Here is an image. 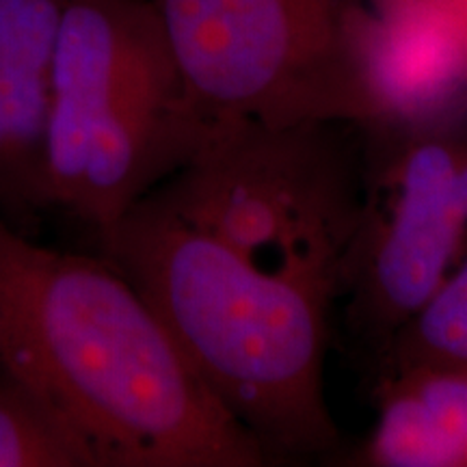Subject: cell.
Returning <instances> with one entry per match:
<instances>
[{"mask_svg":"<svg viewBox=\"0 0 467 467\" xmlns=\"http://www.w3.org/2000/svg\"><path fill=\"white\" fill-rule=\"evenodd\" d=\"M0 368L61 422L89 467H258L268 459L104 255L42 247L5 219Z\"/></svg>","mask_w":467,"mask_h":467,"instance_id":"cell-1","label":"cell"},{"mask_svg":"<svg viewBox=\"0 0 467 467\" xmlns=\"http://www.w3.org/2000/svg\"><path fill=\"white\" fill-rule=\"evenodd\" d=\"M98 238L104 258L159 314L268 459L334 446L323 381L331 299L189 225L150 195Z\"/></svg>","mask_w":467,"mask_h":467,"instance_id":"cell-2","label":"cell"},{"mask_svg":"<svg viewBox=\"0 0 467 467\" xmlns=\"http://www.w3.org/2000/svg\"><path fill=\"white\" fill-rule=\"evenodd\" d=\"M213 130L151 0H66L46 134L50 208L102 234Z\"/></svg>","mask_w":467,"mask_h":467,"instance_id":"cell-3","label":"cell"},{"mask_svg":"<svg viewBox=\"0 0 467 467\" xmlns=\"http://www.w3.org/2000/svg\"><path fill=\"white\" fill-rule=\"evenodd\" d=\"M148 195L327 299L342 292L361 200L327 126H219Z\"/></svg>","mask_w":467,"mask_h":467,"instance_id":"cell-4","label":"cell"},{"mask_svg":"<svg viewBox=\"0 0 467 467\" xmlns=\"http://www.w3.org/2000/svg\"><path fill=\"white\" fill-rule=\"evenodd\" d=\"M213 128L359 121L342 0H151Z\"/></svg>","mask_w":467,"mask_h":467,"instance_id":"cell-5","label":"cell"},{"mask_svg":"<svg viewBox=\"0 0 467 467\" xmlns=\"http://www.w3.org/2000/svg\"><path fill=\"white\" fill-rule=\"evenodd\" d=\"M344 265L366 325L392 337L451 275L467 234V134H392Z\"/></svg>","mask_w":467,"mask_h":467,"instance_id":"cell-6","label":"cell"},{"mask_svg":"<svg viewBox=\"0 0 467 467\" xmlns=\"http://www.w3.org/2000/svg\"><path fill=\"white\" fill-rule=\"evenodd\" d=\"M359 121L389 134L457 130L467 115V14L461 0L348 7Z\"/></svg>","mask_w":467,"mask_h":467,"instance_id":"cell-7","label":"cell"},{"mask_svg":"<svg viewBox=\"0 0 467 467\" xmlns=\"http://www.w3.org/2000/svg\"><path fill=\"white\" fill-rule=\"evenodd\" d=\"M66 0H0V219L31 236L46 191V134Z\"/></svg>","mask_w":467,"mask_h":467,"instance_id":"cell-8","label":"cell"},{"mask_svg":"<svg viewBox=\"0 0 467 467\" xmlns=\"http://www.w3.org/2000/svg\"><path fill=\"white\" fill-rule=\"evenodd\" d=\"M361 459L372 467H467V370L389 372Z\"/></svg>","mask_w":467,"mask_h":467,"instance_id":"cell-9","label":"cell"},{"mask_svg":"<svg viewBox=\"0 0 467 467\" xmlns=\"http://www.w3.org/2000/svg\"><path fill=\"white\" fill-rule=\"evenodd\" d=\"M388 372L409 368L467 370V260L388 340Z\"/></svg>","mask_w":467,"mask_h":467,"instance_id":"cell-10","label":"cell"},{"mask_svg":"<svg viewBox=\"0 0 467 467\" xmlns=\"http://www.w3.org/2000/svg\"><path fill=\"white\" fill-rule=\"evenodd\" d=\"M0 467H89L42 402L0 368Z\"/></svg>","mask_w":467,"mask_h":467,"instance_id":"cell-11","label":"cell"},{"mask_svg":"<svg viewBox=\"0 0 467 467\" xmlns=\"http://www.w3.org/2000/svg\"><path fill=\"white\" fill-rule=\"evenodd\" d=\"M389 3H396V0H372V5H375V7H381V5H389Z\"/></svg>","mask_w":467,"mask_h":467,"instance_id":"cell-12","label":"cell"},{"mask_svg":"<svg viewBox=\"0 0 467 467\" xmlns=\"http://www.w3.org/2000/svg\"><path fill=\"white\" fill-rule=\"evenodd\" d=\"M461 5H463V9H465V14H467V0H461Z\"/></svg>","mask_w":467,"mask_h":467,"instance_id":"cell-13","label":"cell"}]
</instances>
